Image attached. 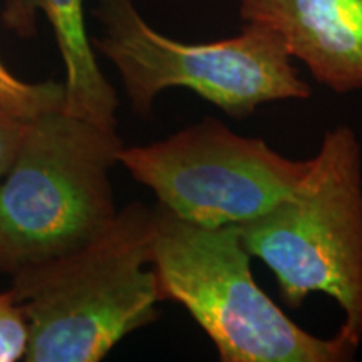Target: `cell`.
<instances>
[{
    "label": "cell",
    "instance_id": "obj_3",
    "mask_svg": "<svg viewBox=\"0 0 362 362\" xmlns=\"http://www.w3.org/2000/svg\"><path fill=\"white\" fill-rule=\"evenodd\" d=\"M116 129L54 110L25 121L0 178V274L59 259L93 242L117 214Z\"/></svg>",
    "mask_w": 362,
    "mask_h": 362
},
{
    "label": "cell",
    "instance_id": "obj_2",
    "mask_svg": "<svg viewBox=\"0 0 362 362\" xmlns=\"http://www.w3.org/2000/svg\"><path fill=\"white\" fill-rule=\"evenodd\" d=\"M238 225L202 226L153 205L151 267L161 302L187 309L221 362H349L359 347L317 337L259 287Z\"/></svg>",
    "mask_w": 362,
    "mask_h": 362
},
{
    "label": "cell",
    "instance_id": "obj_11",
    "mask_svg": "<svg viewBox=\"0 0 362 362\" xmlns=\"http://www.w3.org/2000/svg\"><path fill=\"white\" fill-rule=\"evenodd\" d=\"M25 121L0 107V178L6 175L19 148Z\"/></svg>",
    "mask_w": 362,
    "mask_h": 362
},
{
    "label": "cell",
    "instance_id": "obj_6",
    "mask_svg": "<svg viewBox=\"0 0 362 362\" xmlns=\"http://www.w3.org/2000/svg\"><path fill=\"white\" fill-rule=\"evenodd\" d=\"M117 163L171 214L211 228L265 214L309 166V160H288L265 139L235 133L215 117L160 141L124 146Z\"/></svg>",
    "mask_w": 362,
    "mask_h": 362
},
{
    "label": "cell",
    "instance_id": "obj_4",
    "mask_svg": "<svg viewBox=\"0 0 362 362\" xmlns=\"http://www.w3.org/2000/svg\"><path fill=\"white\" fill-rule=\"evenodd\" d=\"M238 226L250 255L274 272L285 305L325 293L344 314L339 334L361 346L362 146L351 126L325 131L292 192Z\"/></svg>",
    "mask_w": 362,
    "mask_h": 362
},
{
    "label": "cell",
    "instance_id": "obj_9",
    "mask_svg": "<svg viewBox=\"0 0 362 362\" xmlns=\"http://www.w3.org/2000/svg\"><path fill=\"white\" fill-rule=\"evenodd\" d=\"M66 103L64 83H25L0 61V107L22 121L61 110Z\"/></svg>",
    "mask_w": 362,
    "mask_h": 362
},
{
    "label": "cell",
    "instance_id": "obj_1",
    "mask_svg": "<svg viewBox=\"0 0 362 362\" xmlns=\"http://www.w3.org/2000/svg\"><path fill=\"white\" fill-rule=\"evenodd\" d=\"M153 206L133 202L93 242L12 275L27 324L25 362H99L160 319Z\"/></svg>",
    "mask_w": 362,
    "mask_h": 362
},
{
    "label": "cell",
    "instance_id": "obj_7",
    "mask_svg": "<svg viewBox=\"0 0 362 362\" xmlns=\"http://www.w3.org/2000/svg\"><path fill=\"white\" fill-rule=\"evenodd\" d=\"M240 17L277 33L332 93L362 89V0H240Z\"/></svg>",
    "mask_w": 362,
    "mask_h": 362
},
{
    "label": "cell",
    "instance_id": "obj_10",
    "mask_svg": "<svg viewBox=\"0 0 362 362\" xmlns=\"http://www.w3.org/2000/svg\"><path fill=\"white\" fill-rule=\"evenodd\" d=\"M27 349L24 312L13 293L0 292V362L22 361Z\"/></svg>",
    "mask_w": 362,
    "mask_h": 362
},
{
    "label": "cell",
    "instance_id": "obj_8",
    "mask_svg": "<svg viewBox=\"0 0 362 362\" xmlns=\"http://www.w3.org/2000/svg\"><path fill=\"white\" fill-rule=\"evenodd\" d=\"M39 12L52 25L64 61V111L101 128L116 129L119 101L98 64L86 27L84 0H4L0 21L17 37L29 39L37 33Z\"/></svg>",
    "mask_w": 362,
    "mask_h": 362
},
{
    "label": "cell",
    "instance_id": "obj_5",
    "mask_svg": "<svg viewBox=\"0 0 362 362\" xmlns=\"http://www.w3.org/2000/svg\"><path fill=\"white\" fill-rule=\"evenodd\" d=\"M94 16L103 25L94 49L115 64L138 117L151 115L158 94L171 88L193 90L233 119L262 104L312 96L282 39L267 25L245 22L233 37L185 44L153 29L133 0H98Z\"/></svg>",
    "mask_w": 362,
    "mask_h": 362
}]
</instances>
